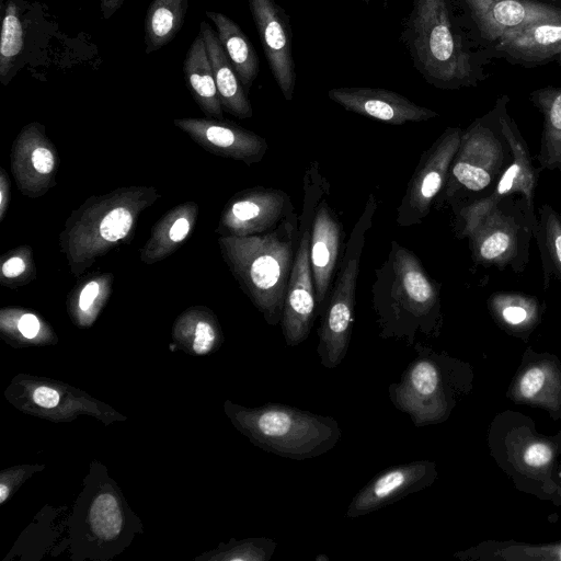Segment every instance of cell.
I'll list each match as a JSON object with an SVG mask.
<instances>
[{"label": "cell", "instance_id": "cell-1", "mask_svg": "<svg viewBox=\"0 0 561 561\" xmlns=\"http://www.w3.org/2000/svg\"><path fill=\"white\" fill-rule=\"evenodd\" d=\"M371 306L381 339L414 345L419 335L438 337L444 325L440 284L419 256L396 240L375 270Z\"/></svg>", "mask_w": 561, "mask_h": 561}, {"label": "cell", "instance_id": "cell-2", "mask_svg": "<svg viewBox=\"0 0 561 561\" xmlns=\"http://www.w3.org/2000/svg\"><path fill=\"white\" fill-rule=\"evenodd\" d=\"M160 197L153 186H122L90 196L73 209L59 233L70 273L80 277L111 250L129 244L141 213Z\"/></svg>", "mask_w": 561, "mask_h": 561}, {"label": "cell", "instance_id": "cell-3", "mask_svg": "<svg viewBox=\"0 0 561 561\" xmlns=\"http://www.w3.org/2000/svg\"><path fill=\"white\" fill-rule=\"evenodd\" d=\"M298 241L299 217L296 211L268 232L218 239L228 270L271 325L282 321Z\"/></svg>", "mask_w": 561, "mask_h": 561}, {"label": "cell", "instance_id": "cell-4", "mask_svg": "<svg viewBox=\"0 0 561 561\" xmlns=\"http://www.w3.org/2000/svg\"><path fill=\"white\" fill-rule=\"evenodd\" d=\"M486 442L491 457L517 491L561 506V430L540 433L530 416L504 410L492 419Z\"/></svg>", "mask_w": 561, "mask_h": 561}, {"label": "cell", "instance_id": "cell-5", "mask_svg": "<svg viewBox=\"0 0 561 561\" xmlns=\"http://www.w3.org/2000/svg\"><path fill=\"white\" fill-rule=\"evenodd\" d=\"M400 380L388 388L392 404L417 427L446 422L473 389V366L421 342Z\"/></svg>", "mask_w": 561, "mask_h": 561}, {"label": "cell", "instance_id": "cell-6", "mask_svg": "<svg viewBox=\"0 0 561 561\" xmlns=\"http://www.w3.org/2000/svg\"><path fill=\"white\" fill-rule=\"evenodd\" d=\"M505 103L476 119L462 130L446 184L436 208L449 206L453 213L486 196L513 160V149L502 130Z\"/></svg>", "mask_w": 561, "mask_h": 561}, {"label": "cell", "instance_id": "cell-7", "mask_svg": "<svg viewBox=\"0 0 561 561\" xmlns=\"http://www.w3.org/2000/svg\"><path fill=\"white\" fill-rule=\"evenodd\" d=\"M402 39L416 70L439 89L472 82V65L453 21L449 0H413Z\"/></svg>", "mask_w": 561, "mask_h": 561}, {"label": "cell", "instance_id": "cell-8", "mask_svg": "<svg viewBox=\"0 0 561 561\" xmlns=\"http://www.w3.org/2000/svg\"><path fill=\"white\" fill-rule=\"evenodd\" d=\"M240 421L259 447L295 460L325 454L335 447L342 435L337 421L332 416L280 403L244 411Z\"/></svg>", "mask_w": 561, "mask_h": 561}, {"label": "cell", "instance_id": "cell-9", "mask_svg": "<svg viewBox=\"0 0 561 561\" xmlns=\"http://www.w3.org/2000/svg\"><path fill=\"white\" fill-rule=\"evenodd\" d=\"M377 199L369 194L365 207L347 239L339 272L331 288L320 328L317 353L324 368H336L348 351L354 322L356 286L360 257L368 231L373 227Z\"/></svg>", "mask_w": 561, "mask_h": 561}, {"label": "cell", "instance_id": "cell-10", "mask_svg": "<svg viewBox=\"0 0 561 561\" xmlns=\"http://www.w3.org/2000/svg\"><path fill=\"white\" fill-rule=\"evenodd\" d=\"M537 222L535 205L522 194L503 198L469 231L472 260L484 267L523 272Z\"/></svg>", "mask_w": 561, "mask_h": 561}, {"label": "cell", "instance_id": "cell-11", "mask_svg": "<svg viewBox=\"0 0 561 561\" xmlns=\"http://www.w3.org/2000/svg\"><path fill=\"white\" fill-rule=\"evenodd\" d=\"M302 188L299 241L280 321L283 336L288 346H297L309 336L317 316L310 262L311 229L317 205L331 188L330 182L322 174L318 161L311 162L306 169Z\"/></svg>", "mask_w": 561, "mask_h": 561}, {"label": "cell", "instance_id": "cell-12", "mask_svg": "<svg viewBox=\"0 0 561 561\" xmlns=\"http://www.w3.org/2000/svg\"><path fill=\"white\" fill-rule=\"evenodd\" d=\"M461 134V128L448 127L422 153L397 208L396 222L398 226L419 225L428 215L446 184Z\"/></svg>", "mask_w": 561, "mask_h": 561}, {"label": "cell", "instance_id": "cell-13", "mask_svg": "<svg viewBox=\"0 0 561 561\" xmlns=\"http://www.w3.org/2000/svg\"><path fill=\"white\" fill-rule=\"evenodd\" d=\"M502 130L512 146L513 160L486 196L454 213V232L459 239L467 238L481 217L505 197L522 194L535 205V191L541 169L535 167L527 142L507 113L502 118Z\"/></svg>", "mask_w": 561, "mask_h": 561}, {"label": "cell", "instance_id": "cell-14", "mask_svg": "<svg viewBox=\"0 0 561 561\" xmlns=\"http://www.w3.org/2000/svg\"><path fill=\"white\" fill-rule=\"evenodd\" d=\"M283 190L254 186L236 193L224 206L216 232L219 237H248L273 230L295 213Z\"/></svg>", "mask_w": 561, "mask_h": 561}, {"label": "cell", "instance_id": "cell-15", "mask_svg": "<svg viewBox=\"0 0 561 561\" xmlns=\"http://www.w3.org/2000/svg\"><path fill=\"white\" fill-rule=\"evenodd\" d=\"M60 159L46 127L32 122L14 138L10 151V170L18 190L26 197L44 196L57 184Z\"/></svg>", "mask_w": 561, "mask_h": 561}, {"label": "cell", "instance_id": "cell-16", "mask_svg": "<svg viewBox=\"0 0 561 561\" xmlns=\"http://www.w3.org/2000/svg\"><path fill=\"white\" fill-rule=\"evenodd\" d=\"M505 396L515 404L541 409L552 421H560L561 359L526 347Z\"/></svg>", "mask_w": 561, "mask_h": 561}, {"label": "cell", "instance_id": "cell-17", "mask_svg": "<svg viewBox=\"0 0 561 561\" xmlns=\"http://www.w3.org/2000/svg\"><path fill=\"white\" fill-rule=\"evenodd\" d=\"M271 72L286 101L296 87L293 31L289 16L275 0H248Z\"/></svg>", "mask_w": 561, "mask_h": 561}, {"label": "cell", "instance_id": "cell-18", "mask_svg": "<svg viewBox=\"0 0 561 561\" xmlns=\"http://www.w3.org/2000/svg\"><path fill=\"white\" fill-rule=\"evenodd\" d=\"M436 462L417 460L379 472L352 499L345 516L356 518L388 506L432 485L437 479Z\"/></svg>", "mask_w": 561, "mask_h": 561}, {"label": "cell", "instance_id": "cell-19", "mask_svg": "<svg viewBox=\"0 0 561 561\" xmlns=\"http://www.w3.org/2000/svg\"><path fill=\"white\" fill-rule=\"evenodd\" d=\"M173 124L206 151L247 165L261 162L268 149L262 136L224 118H175Z\"/></svg>", "mask_w": 561, "mask_h": 561}, {"label": "cell", "instance_id": "cell-20", "mask_svg": "<svg viewBox=\"0 0 561 561\" xmlns=\"http://www.w3.org/2000/svg\"><path fill=\"white\" fill-rule=\"evenodd\" d=\"M328 96L346 111L390 125L419 123L438 116L435 111L382 88H333Z\"/></svg>", "mask_w": 561, "mask_h": 561}, {"label": "cell", "instance_id": "cell-21", "mask_svg": "<svg viewBox=\"0 0 561 561\" xmlns=\"http://www.w3.org/2000/svg\"><path fill=\"white\" fill-rule=\"evenodd\" d=\"M330 191L319 201L311 229L310 262L314 285L317 314L323 313L339 264L343 229L339 216L329 203Z\"/></svg>", "mask_w": 561, "mask_h": 561}, {"label": "cell", "instance_id": "cell-22", "mask_svg": "<svg viewBox=\"0 0 561 561\" xmlns=\"http://www.w3.org/2000/svg\"><path fill=\"white\" fill-rule=\"evenodd\" d=\"M483 36L501 39L531 23L561 20V10L531 0H463Z\"/></svg>", "mask_w": 561, "mask_h": 561}, {"label": "cell", "instance_id": "cell-23", "mask_svg": "<svg viewBox=\"0 0 561 561\" xmlns=\"http://www.w3.org/2000/svg\"><path fill=\"white\" fill-rule=\"evenodd\" d=\"M486 308L499 329L524 343L529 341L546 312L545 301L522 291H495L488 297Z\"/></svg>", "mask_w": 561, "mask_h": 561}, {"label": "cell", "instance_id": "cell-24", "mask_svg": "<svg viewBox=\"0 0 561 561\" xmlns=\"http://www.w3.org/2000/svg\"><path fill=\"white\" fill-rule=\"evenodd\" d=\"M199 207L188 201L169 209L151 228L150 236L140 249V261L151 265L172 255L193 230Z\"/></svg>", "mask_w": 561, "mask_h": 561}, {"label": "cell", "instance_id": "cell-25", "mask_svg": "<svg viewBox=\"0 0 561 561\" xmlns=\"http://www.w3.org/2000/svg\"><path fill=\"white\" fill-rule=\"evenodd\" d=\"M199 34L207 48L224 111L240 119L251 118L253 116L251 103L217 33L206 21H202Z\"/></svg>", "mask_w": 561, "mask_h": 561}, {"label": "cell", "instance_id": "cell-26", "mask_svg": "<svg viewBox=\"0 0 561 561\" xmlns=\"http://www.w3.org/2000/svg\"><path fill=\"white\" fill-rule=\"evenodd\" d=\"M497 50L525 61H540L561 53V20L531 23L499 39Z\"/></svg>", "mask_w": 561, "mask_h": 561}, {"label": "cell", "instance_id": "cell-27", "mask_svg": "<svg viewBox=\"0 0 561 561\" xmlns=\"http://www.w3.org/2000/svg\"><path fill=\"white\" fill-rule=\"evenodd\" d=\"M461 561H561V539L550 542L483 540L454 553Z\"/></svg>", "mask_w": 561, "mask_h": 561}, {"label": "cell", "instance_id": "cell-28", "mask_svg": "<svg viewBox=\"0 0 561 561\" xmlns=\"http://www.w3.org/2000/svg\"><path fill=\"white\" fill-rule=\"evenodd\" d=\"M183 73L193 99L206 117L224 118L213 67L201 34L194 38L186 53Z\"/></svg>", "mask_w": 561, "mask_h": 561}, {"label": "cell", "instance_id": "cell-29", "mask_svg": "<svg viewBox=\"0 0 561 561\" xmlns=\"http://www.w3.org/2000/svg\"><path fill=\"white\" fill-rule=\"evenodd\" d=\"M205 13L215 24L217 36L248 93L260 71L259 57L252 43L229 16L215 11Z\"/></svg>", "mask_w": 561, "mask_h": 561}, {"label": "cell", "instance_id": "cell-30", "mask_svg": "<svg viewBox=\"0 0 561 561\" xmlns=\"http://www.w3.org/2000/svg\"><path fill=\"white\" fill-rule=\"evenodd\" d=\"M531 99L543 116L536 160L541 171L561 170V88L536 91Z\"/></svg>", "mask_w": 561, "mask_h": 561}, {"label": "cell", "instance_id": "cell-31", "mask_svg": "<svg viewBox=\"0 0 561 561\" xmlns=\"http://www.w3.org/2000/svg\"><path fill=\"white\" fill-rule=\"evenodd\" d=\"M534 238L540 253L543 288L548 289L552 279L561 284V214L549 204L537 208Z\"/></svg>", "mask_w": 561, "mask_h": 561}, {"label": "cell", "instance_id": "cell-32", "mask_svg": "<svg viewBox=\"0 0 561 561\" xmlns=\"http://www.w3.org/2000/svg\"><path fill=\"white\" fill-rule=\"evenodd\" d=\"M187 0H151L145 16L146 54L169 44L182 28Z\"/></svg>", "mask_w": 561, "mask_h": 561}, {"label": "cell", "instance_id": "cell-33", "mask_svg": "<svg viewBox=\"0 0 561 561\" xmlns=\"http://www.w3.org/2000/svg\"><path fill=\"white\" fill-rule=\"evenodd\" d=\"M114 284L112 273L92 272L80 276L75 287L68 295V301L73 304L81 320H90L100 306L108 298Z\"/></svg>", "mask_w": 561, "mask_h": 561}, {"label": "cell", "instance_id": "cell-34", "mask_svg": "<svg viewBox=\"0 0 561 561\" xmlns=\"http://www.w3.org/2000/svg\"><path fill=\"white\" fill-rule=\"evenodd\" d=\"M23 45L24 33L19 8L13 0H9L3 9L0 34V81L3 85L10 81L9 73L21 54Z\"/></svg>", "mask_w": 561, "mask_h": 561}, {"label": "cell", "instance_id": "cell-35", "mask_svg": "<svg viewBox=\"0 0 561 561\" xmlns=\"http://www.w3.org/2000/svg\"><path fill=\"white\" fill-rule=\"evenodd\" d=\"M0 283L11 289L25 286L36 278L33 249L20 245L0 257Z\"/></svg>", "mask_w": 561, "mask_h": 561}, {"label": "cell", "instance_id": "cell-36", "mask_svg": "<svg viewBox=\"0 0 561 561\" xmlns=\"http://www.w3.org/2000/svg\"><path fill=\"white\" fill-rule=\"evenodd\" d=\"M90 520L94 533L103 539L118 535L123 518L115 497L111 494L99 495L90 511Z\"/></svg>", "mask_w": 561, "mask_h": 561}, {"label": "cell", "instance_id": "cell-37", "mask_svg": "<svg viewBox=\"0 0 561 561\" xmlns=\"http://www.w3.org/2000/svg\"><path fill=\"white\" fill-rule=\"evenodd\" d=\"M216 332L209 321L198 320L194 329L193 350L196 354L209 352L215 343Z\"/></svg>", "mask_w": 561, "mask_h": 561}, {"label": "cell", "instance_id": "cell-38", "mask_svg": "<svg viewBox=\"0 0 561 561\" xmlns=\"http://www.w3.org/2000/svg\"><path fill=\"white\" fill-rule=\"evenodd\" d=\"M16 328L24 337L34 339L41 330V322L34 313L24 312L16 319Z\"/></svg>", "mask_w": 561, "mask_h": 561}, {"label": "cell", "instance_id": "cell-39", "mask_svg": "<svg viewBox=\"0 0 561 561\" xmlns=\"http://www.w3.org/2000/svg\"><path fill=\"white\" fill-rule=\"evenodd\" d=\"M11 202V181L7 171L0 168V222L4 219Z\"/></svg>", "mask_w": 561, "mask_h": 561}, {"label": "cell", "instance_id": "cell-40", "mask_svg": "<svg viewBox=\"0 0 561 561\" xmlns=\"http://www.w3.org/2000/svg\"><path fill=\"white\" fill-rule=\"evenodd\" d=\"M33 399L39 407L49 409L57 405L59 402V394L55 389L43 386L35 390Z\"/></svg>", "mask_w": 561, "mask_h": 561}, {"label": "cell", "instance_id": "cell-41", "mask_svg": "<svg viewBox=\"0 0 561 561\" xmlns=\"http://www.w3.org/2000/svg\"><path fill=\"white\" fill-rule=\"evenodd\" d=\"M125 0H100V9L105 20L112 18L114 13L123 5Z\"/></svg>", "mask_w": 561, "mask_h": 561}, {"label": "cell", "instance_id": "cell-42", "mask_svg": "<svg viewBox=\"0 0 561 561\" xmlns=\"http://www.w3.org/2000/svg\"><path fill=\"white\" fill-rule=\"evenodd\" d=\"M9 495V488L4 484H0V503L4 502Z\"/></svg>", "mask_w": 561, "mask_h": 561}, {"label": "cell", "instance_id": "cell-43", "mask_svg": "<svg viewBox=\"0 0 561 561\" xmlns=\"http://www.w3.org/2000/svg\"><path fill=\"white\" fill-rule=\"evenodd\" d=\"M360 1H363L364 3L369 4V3L375 2V1H383V0H360Z\"/></svg>", "mask_w": 561, "mask_h": 561}, {"label": "cell", "instance_id": "cell-44", "mask_svg": "<svg viewBox=\"0 0 561 561\" xmlns=\"http://www.w3.org/2000/svg\"><path fill=\"white\" fill-rule=\"evenodd\" d=\"M559 57H560V61H561V53L559 54Z\"/></svg>", "mask_w": 561, "mask_h": 561}]
</instances>
